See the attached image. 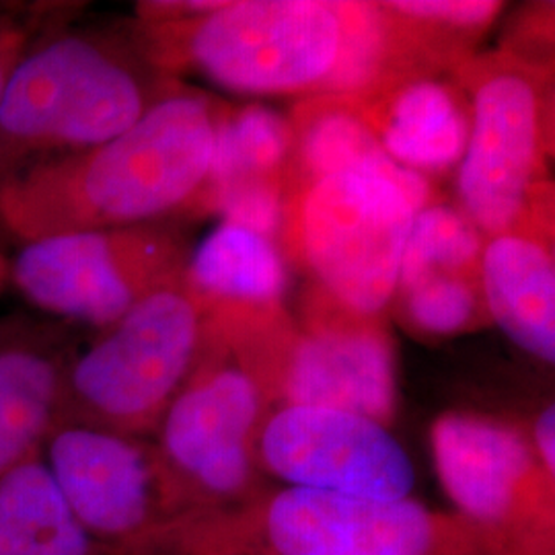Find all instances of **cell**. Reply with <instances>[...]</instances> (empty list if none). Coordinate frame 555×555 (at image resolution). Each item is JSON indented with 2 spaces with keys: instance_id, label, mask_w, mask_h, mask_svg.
Here are the masks:
<instances>
[{
  "instance_id": "6da1fadb",
  "label": "cell",
  "mask_w": 555,
  "mask_h": 555,
  "mask_svg": "<svg viewBox=\"0 0 555 555\" xmlns=\"http://www.w3.org/2000/svg\"><path fill=\"white\" fill-rule=\"evenodd\" d=\"M132 31L165 75L237 95L364 101L424 70L380 2L220 0L198 17L139 21Z\"/></svg>"
},
{
  "instance_id": "7a4b0ae2",
  "label": "cell",
  "mask_w": 555,
  "mask_h": 555,
  "mask_svg": "<svg viewBox=\"0 0 555 555\" xmlns=\"http://www.w3.org/2000/svg\"><path fill=\"white\" fill-rule=\"evenodd\" d=\"M220 101L181 82L116 139L0 181V231L38 238L198 217Z\"/></svg>"
},
{
  "instance_id": "3957f363",
  "label": "cell",
  "mask_w": 555,
  "mask_h": 555,
  "mask_svg": "<svg viewBox=\"0 0 555 555\" xmlns=\"http://www.w3.org/2000/svg\"><path fill=\"white\" fill-rule=\"evenodd\" d=\"M144 555H552L412 498L371 500L284 488L241 508L169 518Z\"/></svg>"
},
{
  "instance_id": "277c9868",
  "label": "cell",
  "mask_w": 555,
  "mask_h": 555,
  "mask_svg": "<svg viewBox=\"0 0 555 555\" xmlns=\"http://www.w3.org/2000/svg\"><path fill=\"white\" fill-rule=\"evenodd\" d=\"M179 85L144 54L132 27L50 29L21 56L2 100L0 181L116 139Z\"/></svg>"
},
{
  "instance_id": "5b68a950",
  "label": "cell",
  "mask_w": 555,
  "mask_h": 555,
  "mask_svg": "<svg viewBox=\"0 0 555 555\" xmlns=\"http://www.w3.org/2000/svg\"><path fill=\"white\" fill-rule=\"evenodd\" d=\"M472 107L456 167L461 212L486 238L511 231L554 198V75L545 62L508 50L472 56L453 70Z\"/></svg>"
},
{
  "instance_id": "8992f818",
  "label": "cell",
  "mask_w": 555,
  "mask_h": 555,
  "mask_svg": "<svg viewBox=\"0 0 555 555\" xmlns=\"http://www.w3.org/2000/svg\"><path fill=\"white\" fill-rule=\"evenodd\" d=\"M210 344L206 313L183 278L163 286L70 358L62 422L128 437L157 430Z\"/></svg>"
},
{
  "instance_id": "52a82bcc",
  "label": "cell",
  "mask_w": 555,
  "mask_h": 555,
  "mask_svg": "<svg viewBox=\"0 0 555 555\" xmlns=\"http://www.w3.org/2000/svg\"><path fill=\"white\" fill-rule=\"evenodd\" d=\"M414 217L393 183L337 173L286 196L278 247L311 280V300L380 318L396 297Z\"/></svg>"
},
{
  "instance_id": "ba28073f",
  "label": "cell",
  "mask_w": 555,
  "mask_h": 555,
  "mask_svg": "<svg viewBox=\"0 0 555 555\" xmlns=\"http://www.w3.org/2000/svg\"><path fill=\"white\" fill-rule=\"evenodd\" d=\"M229 348L266 399L344 410L385 426L396 416V346L380 318H358L309 298L300 325L282 319Z\"/></svg>"
},
{
  "instance_id": "9c48e42d",
  "label": "cell",
  "mask_w": 555,
  "mask_h": 555,
  "mask_svg": "<svg viewBox=\"0 0 555 555\" xmlns=\"http://www.w3.org/2000/svg\"><path fill=\"white\" fill-rule=\"evenodd\" d=\"M190 243L176 222L85 231L20 245L9 280L48 315L105 330L185 274Z\"/></svg>"
},
{
  "instance_id": "30bf717a",
  "label": "cell",
  "mask_w": 555,
  "mask_h": 555,
  "mask_svg": "<svg viewBox=\"0 0 555 555\" xmlns=\"http://www.w3.org/2000/svg\"><path fill=\"white\" fill-rule=\"evenodd\" d=\"M229 346L212 344L198 371L160 417L157 455L178 500L224 502L243 496L254 479L268 401L256 377Z\"/></svg>"
},
{
  "instance_id": "8fae6325",
  "label": "cell",
  "mask_w": 555,
  "mask_h": 555,
  "mask_svg": "<svg viewBox=\"0 0 555 555\" xmlns=\"http://www.w3.org/2000/svg\"><path fill=\"white\" fill-rule=\"evenodd\" d=\"M43 447L46 467L95 547L140 555L179 515L157 449L139 438L64 420Z\"/></svg>"
},
{
  "instance_id": "7c38bea8",
  "label": "cell",
  "mask_w": 555,
  "mask_h": 555,
  "mask_svg": "<svg viewBox=\"0 0 555 555\" xmlns=\"http://www.w3.org/2000/svg\"><path fill=\"white\" fill-rule=\"evenodd\" d=\"M433 461L456 515L469 522L552 545L554 476L513 424L449 412L430 433Z\"/></svg>"
},
{
  "instance_id": "4fadbf2b",
  "label": "cell",
  "mask_w": 555,
  "mask_h": 555,
  "mask_svg": "<svg viewBox=\"0 0 555 555\" xmlns=\"http://www.w3.org/2000/svg\"><path fill=\"white\" fill-rule=\"evenodd\" d=\"M258 456L288 488L403 500L416 486L412 459L387 426L344 410L278 408L261 424Z\"/></svg>"
},
{
  "instance_id": "5bb4252c",
  "label": "cell",
  "mask_w": 555,
  "mask_h": 555,
  "mask_svg": "<svg viewBox=\"0 0 555 555\" xmlns=\"http://www.w3.org/2000/svg\"><path fill=\"white\" fill-rule=\"evenodd\" d=\"M183 282L220 344L256 336L286 319V259L276 241L245 227L220 222L190 254Z\"/></svg>"
},
{
  "instance_id": "9a60e30c",
  "label": "cell",
  "mask_w": 555,
  "mask_h": 555,
  "mask_svg": "<svg viewBox=\"0 0 555 555\" xmlns=\"http://www.w3.org/2000/svg\"><path fill=\"white\" fill-rule=\"evenodd\" d=\"M479 280L490 319L522 352L554 364V198L537 204L511 231L486 238Z\"/></svg>"
},
{
  "instance_id": "2e32d148",
  "label": "cell",
  "mask_w": 555,
  "mask_h": 555,
  "mask_svg": "<svg viewBox=\"0 0 555 555\" xmlns=\"http://www.w3.org/2000/svg\"><path fill=\"white\" fill-rule=\"evenodd\" d=\"M362 114L385 155L430 179L459 167L472 128V107L453 73L422 70L387 82Z\"/></svg>"
},
{
  "instance_id": "e0dca14e",
  "label": "cell",
  "mask_w": 555,
  "mask_h": 555,
  "mask_svg": "<svg viewBox=\"0 0 555 555\" xmlns=\"http://www.w3.org/2000/svg\"><path fill=\"white\" fill-rule=\"evenodd\" d=\"M73 357L50 325L0 323V477L40 455L62 422Z\"/></svg>"
},
{
  "instance_id": "ac0fdd59",
  "label": "cell",
  "mask_w": 555,
  "mask_h": 555,
  "mask_svg": "<svg viewBox=\"0 0 555 555\" xmlns=\"http://www.w3.org/2000/svg\"><path fill=\"white\" fill-rule=\"evenodd\" d=\"M286 118L291 126V157L284 173L286 196L319 179L358 173L393 183L416 212L435 204L430 179L399 167L385 155L364 119L360 101L348 98L302 100Z\"/></svg>"
},
{
  "instance_id": "d6986e66",
  "label": "cell",
  "mask_w": 555,
  "mask_h": 555,
  "mask_svg": "<svg viewBox=\"0 0 555 555\" xmlns=\"http://www.w3.org/2000/svg\"><path fill=\"white\" fill-rule=\"evenodd\" d=\"M40 455L0 477V555H95Z\"/></svg>"
},
{
  "instance_id": "ffe728a7",
  "label": "cell",
  "mask_w": 555,
  "mask_h": 555,
  "mask_svg": "<svg viewBox=\"0 0 555 555\" xmlns=\"http://www.w3.org/2000/svg\"><path fill=\"white\" fill-rule=\"evenodd\" d=\"M288 157L291 126L286 116L261 103H247L243 107L220 103L204 196L238 179H284Z\"/></svg>"
},
{
  "instance_id": "44dd1931",
  "label": "cell",
  "mask_w": 555,
  "mask_h": 555,
  "mask_svg": "<svg viewBox=\"0 0 555 555\" xmlns=\"http://www.w3.org/2000/svg\"><path fill=\"white\" fill-rule=\"evenodd\" d=\"M403 38L428 68L453 73L472 59L477 40L496 21L502 2L492 0H393L380 2Z\"/></svg>"
},
{
  "instance_id": "7402d4cb",
  "label": "cell",
  "mask_w": 555,
  "mask_h": 555,
  "mask_svg": "<svg viewBox=\"0 0 555 555\" xmlns=\"http://www.w3.org/2000/svg\"><path fill=\"white\" fill-rule=\"evenodd\" d=\"M483 245L486 237L455 206L435 202L417 210L403 245L397 291L435 274L479 278Z\"/></svg>"
},
{
  "instance_id": "603a6c76",
  "label": "cell",
  "mask_w": 555,
  "mask_h": 555,
  "mask_svg": "<svg viewBox=\"0 0 555 555\" xmlns=\"http://www.w3.org/2000/svg\"><path fill=\"white\" fill-rule=\"evenodd\" d=\"M393 300L403 321L422 336L449 337L490 321L476 276L435 274L397 291Z\"/></svg>"
},
{
  "instance_id": "cb8c5ba5",
  "label": "cell",
  "mask_w": 555,
  "mask_h": 555,
  "mask_svg": "<svg viewBox=\"0 0 555 555\" xmlns=\"http://www.w3.org/2000/svg\"><path fill=\"white\" fill-rule=\"evenodd\" d=\"M286 185L284 179H238L208 192L199 204L202 215H219L231 222L276 241L284 219Z\"/></svg>"
},
{
  "instance_id": "d4e9b609",
  "label": "cell",
  "mask_w": 555,
  "mask_h": 555,
  "mask_svg": "<svg viewBox=\"0 0 555 555\" xmlns=\"http://www.w3.org/2000/svg\"><path fill=\"white\" fill-rule=\"evenodd\" d=\"M62 9L64 4L60 9H54V4H43V9L0 4V107L21 56L40 36L60 27L54 15Z\"/></svg>"
},
{
  "instance_id": "484cf974",
  "label": "cell",
  "mask_w": 555,
  "mask_h": 555,
  "mask_svg": "<svg viewBox=\"0 0 555 555\" xmlns=\"http://www.w3.org/2000/svg\"><path fill=\"white\" fill-rule=\"evenodd\" d=\"M531 447L535 451V456L541 463V467L555 477V408L547 405L543 412L537 416L533 424V437Z\"/></svg>"
},
{
  "instance_id": "4316f807",
  "label": "cell",
  "mask_w": 555,
  "mask_h": 555,
  "mask_svg": "<svg viewBox=\"0 0 555 555\" xmlns=\"http://www.w3.org/2000/svg\"><path fill=\"white\" fill-rule=\"evenodd\" d=\"M9 284H11V280H9V258L2 256V251H0V295L4 293V288Z\"/></svg>"
}]
</instances>
